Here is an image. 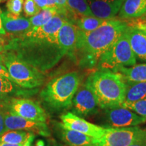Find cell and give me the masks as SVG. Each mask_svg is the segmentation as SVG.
<instances>
[{"mask_svg":"<svg viewBox=\"0 0 146 146\" xmlns=\"http://www.w3.org/2000/svg\"><path fill=\"white\" fill-rule=\"evenodd\" d=\"M5 51L12 52L42 72L52 68L66 54L57 38H31L22 35H12Z\"/></svg>","mask_w":146,"mask_h":146,"instance_id":"cell-1","label":"cell"},{"mask_svg":"<svg viewBox=\"0 0 146 146\" xmlns=\"http://www.w3.org/2000/svg\"><path fill=\"white\" fill-rule=\"evenodd\" d=\"M128 27L127 22L113 18L106 20L101 26L91 32L81 31L77 28L74 51H78L81 55V65L93 67L97 64L100 56L119 39Z\"/></svg>","mask_w":146,"mask_h":146,"instance_id":"cell-2","label":"cell"},{"mask_svg":"<svg viewBox=\"0 0 146 146\" xmlns=\"http://www.w3.org/2000/svg\"><path fill=\"white\" fill-rule=\"evenodd\" d=\"M89 85L98 100L101 110L120 106L125 102L126 84L119 72L99 70L87 78Z\"/></svg>","mask_w":146,"mask_h":146,"instance_id":"cell-3","label":"cell"},{"mask_svg":"<svg viewBox=\"0 0 146 146\" xmlns=\"http://www.w3.org/2000/svg\"><path fill=\"white\" fill-rule=\"evenodd\" d=\"M80 86L77 72H70L53 78L42 89L40 97L53 112L70 109L73 97Z\"/></svg>","mask_w":146,"mask_h":146,"instance_id":"cell-4","label":"cell"},{"mask_svg":"<svg viewBox=\"0 0 146 146\" xmlns=\"http://www.w3.org/2000/svg\"><path fill=\"white\" fill-rule=\"evenodd\" d=\"M3 55V64L13 83L26 89H33L43 85L45 81L43 72L18 58L12 52H5Z\"/></svg>","mask_w":146,"mask_h":146,"instance_id":"cell-5","label":"cell"},{"mask_svg":"<svg viewBox=\"0 0 146 146\" xmlns=\"http://www.w3.org/2000/svg\"><path fill=\"white\" fill-rule=\"evenodd\" d=\"M136 63L137 58L131 47L127 29L119 39L100 56L97 64L99 70L114 71L118 67H131L136 65Z\"/></svg>","mask_w":146,"mask_h":146,"instance_id":"cell-6","label":"cell"},{"mask_svg":"<svg viewBox=\"0 0 146 146\" xmlns=\"http://www.w3.org/2000/svg\"><path fill=\"white\" fill-rule=\"evenodd\" d=\"M146 134V129L131 127L108 128L102 137L95 139L92 146H129Z\"/></svg>","mask_w":146,"mask_h":146,"instance_id":"cell-7","label":"cell"},{"mask_svg":"<svg viewBox=\"0 0 146 146\" xmlns=\"http://www.w3.org/2000/svg\"><path fill=\"white\" fill-rule=\"evenodd\" d=\"M102 110L103 119L107 126L106 128L137 127L146 123L145 119L141 116L122 106Z\"/></svg>","mask_w":146,"mask_h":146,"instance_id":"cell-8","label":"cell"},{"mask_svg":"<svg viewBox=\"0 0 146 146\" xmlns=\"http://www.w3.org/2000/svg\"><path fill=\"white\" fill-rule=\"evenodd\" d=\"M70 109L71 112L81 118L96 114L101 109L94 91L87 82L78 87L73 97Z\"/></svg>","mask_w":146,"mask_h":146,"instance_id":"cell-9","label":"cell"},{"mask_svg":"<svg viewBox=\"0 0 146 146\" xmlns=\"http://www.w3.org/2000/svg\"><path fill=\"white\" fill-rule=\"evenodd\" d=\"M60 120V124L63 127L81 133L96 139L102 137L108 131V128L89 123L71 112L62 114Z\"/></svg>","mask_w":146,"mask_h":146,"instance_id":"cell-10","label":"cell"},{"mask_svg":"<svg viewBox=\"0 0 146 146\" xmlns=\"http://www.w3.org/2000/svg\"><path fill=\"white\" fill-rule=\"evenodd\" d=\"M10 108L21 117L33 121L46 123L47 115L38 102L25 98H13L10 102Z\"/></svg>","mask_w":146,"mask_h":146,"instance_id":"cell-11","label":"cell"},{"mask_svg":"<svg viewBox=\"0 0 146 146\" xmlns=\"http://www.w3.org/2000/svg\"><path fill=\"white\" fill-rule=\"evenodd\" d=\"M4 121L7 131H30L42 136H49L50 131L46 123L30 120L18 116L10 109L4 108Z\"/></svg>","mask_w":146,"mask_h":146,"instance_id":"cell-12","label":"cell"},{"mask_svg":"<svg viewBox=\"0 0 146 146\" xmlns=\"http://www.w3.org/2000/svg\"><path fill=\"white\" fill-rule=\"evenodd\" d=\"M93 15L103 20L113 19L125 0H87Z\"/></svg>","mask_w":146,"mask_h":146,"instance_id":"cell-13","label":"cell"},{"mask_svg":"<svg viewBox=\"0 0 146 146\" xmlns=\"http://www.w3.org/2000/svg\"><path fill=\"white\" fill-rule=\"evenodd\" d=\"M67 21L68 19L64 15L58 14L43 26L33 28L21 35L31 38H57L60 28Z\"/></svg>","mask_w":146,"mask_h":146,"instance_id":"cell-14","label":"cell"},{"mask_svg":"<svg viewBox=\"0 0 146 146\" xmlns=\"http://www.w3.org/2000/svg\"><path fill=\"white\" fill-rule=\"evenodd\" d=\"M78 29L74 23L67 21L62 26L58 33V43L66 54L74 52L77 41Z\"/></svg>","mask_w":146,"mask_h":146,"instance_id":"cell-15","label":"cell"},{"mask_svg":"<svg viewBox=\"0 0 146 146\" xmlns=\"http://www.w3.org/2000/svg\"><path fill=\"white\" fill-rule=\"evenodd\" d=\"M3 27L5 32L14 35H21L29 31L32 29L31 24L26 18L13 15L8 12L1 14Z\"/></svg>","mask_w":146,"mask_h":146,"instance_id":"cell-16","label":"cell"},{"mask_svg":"<svg viewBox=\"0 0 146 146\" xmlns=\"http://www.w3.org/2000/svg\"><path fill=\"white\" fill-rule=\"evenodd\" d=\"M130 45L137 59L146 62V32L131 25L128 27Z\"/></svg>","mask_w":146,"mask_h":146,"instance_id":"cell-17","label":"cell"},{"mask_svg":"<svg viewBox=\"0 0 146 146\" xmlns=\"http://www.w3.org/2000/svg\"><path fill=\"white\" fill-rule=\"evenodd\" d=\"M58 125V130L62 141L68 146H92L96 139L91 137L77 131L66 129L62 126Z\"/></svg>","mask_w":146,"mask_h":146,"instance_id":"cell-18","label":"cell"},{"mask_svg":"<svg viewBox=\"0 0 146 146\" xmlns=\"http://www.w3.org/2000/svg\"><path fill=\"white\" fill-rule=\"evenodd\" d=\"M146 14V0H125L118 12L123 19L141 18Z\"/></svg>","mask_w":146,"mask_h":146,"instance_id":"cell-19","label":"cell"},{"mask_svg":"<svg viewBox=\"0 0 146 146\" xmlns=\"http://www.w3.org/2000/svg\"><path fill=\"white\" fill-rule=\"evenodd\" d=\"M125 98L123 104H132L146 100V83L125 81Z\"/></svg>","mask_w":146,"mask_h":146,"instance_id":"cell-20","label":"cell"},{"mask_svg":"<svg viewBox=\"0 0 146 146\" xmlns=\"http://www.w3.org/2000/svg\"><path fill=\"white\" fill-rule=\"evenodd\" d=\"M114 72L120 73L125 81L146 83V63L136 64L131 67H118Z\"/></svg>","mask_w":146,"mask_h":146,"instance_id":"cell-21","label":"cell"},{"mask_svg":"<svg viewBox=\"0 0 146 146\" xmlns=\"http://www.w3.org/2000/svg\"><path fill=\"white\" fill-rule=\"evenodd\" d=\"M67 10L69 12L70 19L73 18L74 23L78 18L94 16L87 0H68Z\"/></svg>","mask_w":146,"mask_h":146,"instance_id":"cell-22","label":"cell"},{"mask_svg":"<svg viewBox=\"0 0 146 146\" xmlns=\"http://www.w3.org/2000/svg\"><path fill=\"white\" fill-rule=\"evenodd\" d=\"M106 20L100 19L96 16H83L78 18L74 22V25L81 31L88 33L96 30Z\"/></svg>","mask_w":146,"mask_h":146,"instance_id":"cell-23","label":"cell"},{"mask_svg":"<svg viewBox=\"0 0 146 146\" xmlns=\"http://www.w3.org/2000/svg\"><path fill=\"white\" fill-rule=\"evenodd\" d=\"M58 14H59L58 8L42 9L39 13L29 18L32 29L43 26Z\"/></svg>","mask_w":146,"mask_h":146,"instance_id":"cell-24","label":"cell"},{"mask_svg":"<svg viewBox=\"0 0 146 146\" xmlns=\"http://www.w3.org/2000/svg\"><path fill=\"white\" fill-rule=\"evenodd\" d=\"M29 133L25 131H7L0 136V142L10 144H23L27 141Z\"/></svg>","mask_w":146,"mask_h":146,"instance_id":"cell-25","label":"cell"},{"mask_svg":"<svg viewBox=\"0 0 146 146\" xmlns=\"http://www.w3.org/2000/svg\"><path fill=\"white\" fill-rule=\"evenodd\" d=\"M14 85L10 78L0 76V100L3 99L14 91Z\"/></svg>","mask_w":146,"mask_h":146,"instance_id":"cell-26","label":"cell"},{"mask_svg":"<svg viewBox=\"0 0 146 146\" xmlns=\"http://www.w3.org/2000/svg\"><path fill=\"white\" fill-rule=\"evenodd\" d=\"M122 106L131 110L133 112H136L146 120V100H141L132 104H123Z\"/></svg>","mask_w":146,"mask_h":146,"instance_id":"cell-27","label":"cell"},{"mask_svg":"<svg viewBox=\"0 0 146 146\" xmlns=\"http://www.w3.org/2000/svg\"><path fill=\"white\" fill-rule=\"evenodd\" d=\"M24 0H8L6 3L7 12L19 16L23 11Z\"/></svg>","mask_w":146,"mask_h":146,"instance_id":"cell-28","label":"cell"},{"mask_svg":"<svg viewBox=\"0 0 146 146\" xmlns=\"http://www.w3.org/2000/svg\"><path fill=\"white\" fill-rule=\"evenodd\" d=\"M23 9L27 16H33L39 13L41 8L36 5L34 0H24Z\"/></svg>","mask_w":146,"mask_h":146,"instance_id":"cell-29","label":"cell"},{"mask_svg":"<svg viewBox=\"0 0 146 146\" xmlns=\"http://www.w3.org/2000/svg\"><path fill=\"white\" fill-rule=\"evenodd\" d=\"M55 1H56V5H57V8L58 10H59V14L64 15L68 21L69 12L67 10V2H68V0H55Z\"/></svg>","mask_w":146,"mask_h":146,"instance_id":"cell-30","label":"cell"},{"mask_svg":"<svg viewBox=\"0 0 146 146\" xmlns=\"http://www.w3.org/2000/svg\"><path fill=\"white\" fill-rule=\"evenodd\" d=\"M6 131L7 129L5 128L4 121V107L0 105V136L2 135Z\"/></svg>","mask_w":146,"mask_h":146,"instance_id":"cell-31","label":"cell"},{"mask_svg":"<svg viewBox=\"0 0 146 146\" xmlns=\"http://www.w3.org/2000/svg\"><path fill=\"white\" fill-rule=\"evenodd\" d=\"M133 25L146 32V18L141 19L140 21H138L137 22L133 24Z\"/></svg>","mask_w":146,"mask_h":146,"instance_id":"cell-32","label":"cell"},{"mask_svg":"<svg viewBox=\"0 0 146 146\" xmlns=\"http://www.w3.org/2000/svg\"><path fill=\"white\" fill-rule=\"evenodd\" d=\"M129 146H146V134L139 138L137 141Z\"/></svg>","mask_w":146,"mask_h":146,"instance_id":"cell-33","label":"cell"},{"mask_svg":"<svg viewBox=\"0 0 146 146\" xmlns=\"http://www.w3.org/2000/svg\"><path fill=\"white\" fill-rule=\"evenodd\" d=\"M0 76H5V77H7L10 79V76L9 74L8 71L7 70L6 67L3 64H0Z\"/></svg>","mask_w":146,"mask_h":146,"instance_id":"cell-34","label":"cell"},{"mask_svg":"<svg viewBox=\"0 0 146 146\" xmlns=\"http://www.w3.org/2000/svg\"><path fill=\"white\" fill-rule=\"evenodd\" d=\"M35 137V136L33 133H29L28 138H27V141L25 142L23 146H33V142L34 141Z\"/></svg>","mask_w":146,"mask_h":146,"instance_id":"cell-35","label":"cell"},{"mask_svg":"<svg viewBox=\"0 0 146 146\" xmlns=\"http://www.w3.org/2000/svg\"><path fill=\"white\" fill-rule=\"evenodd\" d=\"M35 2L36 3V5L41 8V10L42 9H45V8H47V0H34Z\"/></svg>","mask_w":146,"mask_h":146,"instance_id":"cell-36","label":"cell"},{"mask_svg":"<svg viewBox=\"0 0 146 146\" xmlns=\"http://www.w3.org/2000/svg\"><path fill=\"white\" fill-rule=\"evenodd\" d=\"M1 14H2V12H1V9H0V35H6V32L4 30L2 25V20H1Z\"/></svg>","mask_w":146,"mask_h":146,"instance_id":"cell-37","label":"cell"},{"mask_svg":"<svg viewBox=\"0 0 146 146\" xmlns=\"http://www.w3.org/2000/svg\"><path fill=\"white\" fill-rule=\"evenodd\" d=\"M8 41H7L6 38L5 37L4 35H0V45H2V46H5L8 44Z\"/></svg>","mask_w":146,"mask_h":146,"instance_id":"cell-38","label":"cell"},{"mask_svg":"<svg viewBox=\"0 0 146 146\" xmlns=\"http://www.w3.org/2000/svg\"><path fill=\"white\" fill-rule=\"evenodd\" d=\"M23 144H10V143L0 142V146H23Z\"/></svg>","mask_w":146,"mask_h":146,"instance_id":"cell-39","label":"cell"},{"mask_svg":"<svg viewBox=\"0 0 146 146\" xmlns=\"http://www.w3.org/2000/svg\"><path fill=\"white\" fill-rule=\"evenodd\" d=\"M34 146H48V145H45L44 141H43V140H38V141L36 142L35 145Z\"/></svg>","mask_w":146,"mask_h":146,"instance_id":"cell-40","label":"cell"},{"mask_svg":"<svg viewBox=\"0 0 146 146\" xmlns=\"http://www.w3.org/2000/svg\"><path fill=\"white\" fill-rule=\"evenodd\" d=\"M3 60H4V55L0 54V64H3Z\"/></svg>","mask_w":146,"mask_h":146,"instance_id":"cell-41","label":"cell"},{"mask_svg":"<svg viewBox=\"0 0 146 146\" xmlns=\"http://www.w3.org/2000/svg\"><path fill=\"white\" fill-rule=\"evenodd\" d=\"M5 51V47L2 46V45H0V52H4Z\"/></svg>","mask_w":146,"mask_h":146,"instance_id":"cell-42","label":"cell"},{"mask_svg":"<svg viewBox=\"0 0 146 146\" xmlns=\"http://www.w3.org/2000/svg\"><path fill=\"white\" fill-rule=\"evenodd\" d=\"M7 1V0H0V2H3V1Z\"/></svg>","mask_w":146,"mask_h":146,"instance_id":"cell-43","label":"cell"}]
</instances>
